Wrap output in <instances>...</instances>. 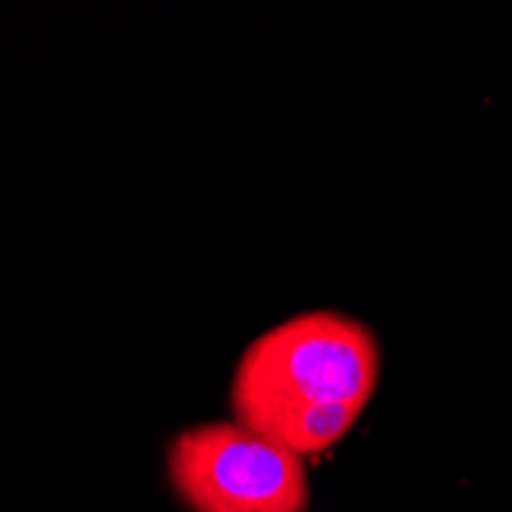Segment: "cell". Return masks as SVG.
Wrapping results in <instances>:
<instances>
[{"mask_svg": "<svg viewBox=\"0 0 512 512\" xmlns=\"http://www.w3.org/2000/svg\"><path fill=\"white\" fill-rule=\"evenodd\" d=\"M381 381V341L338 310H307L261 332L230 381L237 424L295 454L341 442Z\"/></svg>", "mask_w": 512, "mask_h": 512, "instance_id": "1", "label": "cell"}, {"mask_svg": "<svg viewBox=\"0 0 512 512\" xmlns=\"http://www.w3.org/2000/svg\"><path fill=\"white\" fill-rule=\"evenodd\" d=\"M169 485L191 512H304V457L243 424L181 430L166 451Z\"/></svg>", "mask_w": 512, "mask_h": 512, "instance_id": "2", "label": "cell"}]
</instances>
